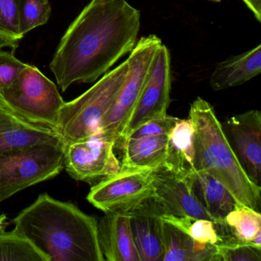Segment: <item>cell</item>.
I'll return each mask as SVG.
<instances>
[{"label": "cell", "mask_w": 261, "mask_h": 261, "mask_svg": "<svg viewBox=\"0 0 261 261\" xmlns=\"http://www.w3.org/2000/svg\"><path fill=\"white\" fill-rule=\"evenodd\" d=\"M152 176L155 197L163 206L165 214L214 221L192 194L187 175L161 165L152 169Z\"/></svg>", "instance_id": "obj_12"}, {"label": "cell", "mask_w": 261, "mask_h": 261, "mask_svg": "<svg viewBox=\"0 0 261 261\" xmlns=\"http://www.w3.org/2000/svg\"><path fill=\"white\" fill-rule=\"evenodd\" d=\"M0 261H48L47 258L15 229L0 232Z\"/></svg>", "instance_id": "obj_23"}, {"label": "cell", "mask_w": 261, "mask_h": 261, "mask_svg": "<svg viewBox=\"0 0 261 261\" xmlns=\"http://www.w3.org/2000/svg\"><path fill=\"white\" fill-rule=\"evenodd\" d=\"M178 119L177 117H172L168 114L163 117L153 119L143 123L140 127L135 129L129 137L137 138V137H154V136H167Z\"/></svg>", "instance_id": "obj_28"}, {"label": "cell", "mask_w": 261, "mask_h": 261, "mask_svg": "<svg viewBox=\"0 0 261 261\" xmlns=\"http://www.w3.org/2000/svg\"><path fill=\"white\" fill-rule=\"evenodd\" d=\"M23 37L19 30L18 0H0V49L15 51Z\"/></svg>", "instance_id": "obj_24"}, {"label": "cell", "mask_w": 261, "mask_h": 261, "mask_svg": "<svg viewBox=\"0 0 261 261\" xmlns=\"http://www.w3.org/2000/svg\"><path fill=\"white\" fill-rule=\"evenodd\" d=\"M163 214L164 209L155 196L127 213L140 261H163Z\"/></svg>", "instance_id": "obj_13"}, {"label": "cell", "mask_w": 261, "mask_h": 261, "mask_svg": "<svg viewBox=\"0 0 261 261\" xmlns=\"http://www.w3.org/2000/svg\"><path fill=\"white\" fill-rule=\"evenodd\" d=\"M187 178L194 196L215 224L224 223L226 216L241 205L222 183L207 172L194 171Z\"/></svg>", "instance_id": "obj_16"}, {"label": "cell", "mask_w": 261, "mask_h": 261, "mask_svg": "<svg viewBox=\"0 0 261 261\" xmlns=\"http://www.w3.org/2000/svg\"><path fill=\"white\" fill-rule=\"evenodd\" d=\"M189 118L194 128L195 171H204L222 183L241 205L260 212L261 187L250 180L233 152L210 103L197 97Z\"/></svg>", "instance_id": "obj_3"}, {"label": "cell", "mask_w": 261, "mask_h": 261, "mask_svg": "<svg viewBox=\"0 0 261 261\" xmlns=\"http://www.w3.org/2000/svg\"><path fill=\"white\" fill-rule=\"evenodd\" d=\"M62 143L53 129L30 123L0 103V154L41 143Z\"/></svg>", "instance_id": "obj_15"}, {"label": "cell", "mask_w": 261, "mask_h": 261, "mask_svg": "<svg viewBox=\"0 0 261 261\" xmlns=\"http://www.w3.org/2000/svg\"><path fill=\"white\" fill-rule=\"evenodd\" d=\"M121 166L153 169L163 164L168 152V135L133 138L129 137L121 145Z\"/></svg>", "instance_id": "obj_19"}, {"label": "cell", "mask_w": 261, "mask_h": 261, "mask_svg": "<svg viewBox=\"0 0 261 261\" xmlns=\"http://www.w3.org/2000/svg\"><path fill=\"white\" fill-rule=\"evenodd\" d=\"M152 170L121 166L117 173L91 186L87 199L105 213L127 214L155 196Z\"/></svg>", "instance_id": "obj_8"}, {"label": "cell", "mask_w": 261, "mask_h": 261, "mask_svg": "<svg viewBox=\"0 0 261 261\" xmlns=\"http://www.w3.org/2000/svg\"><path fill=\"white\" fill-rule=\"evenodd\" d=\"M129 69V61L126 59L103 74L82 95L65 102L55 129L65 144L98 134L100 124L123 87Z\"/></svg>", "instance_id": "obj_4"}, {"label": "cell", "mask_w": 261, "mask_h": 261, "mask_svg": "<svg viewBox=\"0 0 261 261\" xmlns=\"http://www.w3.org/2000/svg\"><path fill=\"white\" fill-rule=\"evenodd\" d=\"M170 53L162 44L157 51L147 82L133 114L120 145L143 123L167 114L170 103Z\"/></svg>", "instance_id": "obj_10"}, {"label": "cell", "mask_w": 261, "mask_h": 261, "mask_svg": "<svg viewBox=\"0 0 261 261\" xmlns=\"http://www.w3.org/2000/svg\"><path fill=\"white\" fill-rule=\"evenodd\" d=\"M27 65L15 57L13 53L0 49V91L8 88Z\"/></svg>", "instance_id": "obj_27"}, {"label": "cell", "mask_w": 261, "mask_h": 261, "mask_svg": "<svg viewBox=\"0 0 261 261\" xmlns=\"http://www.w3.org/2000/svg\"><path fill=\"white\" fill-rule=\"evenodd\" d=\"M194 128L190 119H179L168 134V152L163 166L188 175L195 171Z\"/></svg>", "instance_id": "obj_20"}, {"label": "cell", "mask_w": 261, "mask_h": 261, "mask_svg": "<svg viewBox=\"0 0 261 261\" xmlns=\"http://www.w3.org/2000/svg\"><path fill=\"white\" fill-rule=\"evenodd\" d=\"M141 13L126 0H91L61 39L50 62L58 85L94 83L135 47Z\"/></svg>", "instance_id": "obj_1"}, {"label": "cell", "mask_w": 261, "mask_h": 261, "mask_svg": "<svg viewBox=\"0 0 261 261\" xmlns=\"http://www.w3.org/2000/svg\"><path fill=\"white\" fill-rule=\"evenodd\" d=\"M208 1H210V2L212 3H220L221 2V0H208Z\"/></svg>", "instance_id": "obj_31"}, {"label": "cell", "mask_w": 261, "mask_h": 261, "mask_svg": "<svg viewBox=\"0 0 261 261\" xmlns=\"http://www.w3.org/2000/svg\"><path fill=\"white\" fill-rule=\"evenodd\" d=\"M220 229L222 238L229 235L241 242L261 248L260 212L251 207L238 206L226 216Z\"/></svg>", "instance_id": "obj_21"}, {"label": "cell", "mask_w": 261, "mask_h": 261, "mask_svg": "<svg viewBox=\"0 0 261 261\" xmlns=\"http://www.w3.org/2000/svg\"><path fill=\"white\" fill-rule=\"evenodd\" d=\"M220 261H260L261 248L241 242L230 236L222 238L218 245Z\"/></svg>", "instance_id": "obj_26"}, {"label": "cell", "mask_w": 261, "mask_h": 261, "mask_svg": "<svg viewBox=\"0 0 261 261\" xmlns=\"http://www.w3.org/2000/svg\"><path fill=\"white\" fill-rule=\"evenodd\" d=\"M246 7L251 12L255 19L261 22V0H241Z\"/></svg>", "instance_id": "obj_29"}, {"label": "cell", "mask_w": 261, "mask_h": 261, "mask_svg": "<svg viewBox=\"0 0 261 261\" xmlns=\"http://www.w3.org/2000/svg\"><path fill=\"white\" fill-rule=\"evenodd\" d=\"M15 230L27 238L48 261H103L97 218L75 204L47 193L14 219Z\"/></svg>", "instance_id": "obj_2"}, {"label": "cell", "mask_w": 261, "mask_h": 261, "mask_svg": "<svg viewBox=\"0 0 261 261\" xmlns=\"http://www.w3.org/2000/svg\"><path fill=\"white\" fill-rule=\"evenodd\" d=\"M116 143L100 134L65 144L64 169L77 181L91 186L117 173L121 163L114 152Z\"/></svg>", "instance_id": "obj_9"}, {"label": "cell", "mask_w": 261, "mask_h": 261, "mask_svg": "<svg viewBox=\"0 0 261 261\" xmlns=\"http://www.w3.org/2000/svg\"><path fill=\"white\" fill-rule=\"evenodd\" d=\"M163 261H220L218 245L203 244L163 220Z\"/></svg>", "instance_id": "obj_18"}, {"label": "cell", "mask_w": 261, "mask_h": 261, "mask_svg": "<svg viewBox=\"0 0 261 261\" xmlns=\"http://www.w3.org/2000/svg\"><path fill=\"white\" fill-rule=\"evenodd\" d=\"M65 102L56 84L31 65H27L8 88L0 91V103L12 112L54 131Z\"/></svg>", "instance_id": "obj_5"}, {"label": "cell", "mask_w": 261, "mask_h": 261, "mask_svg": "<svg viewBox=\"0 0 261 261\" xmlns=\"http://www.w3.org/2000/svg\"><path fill=\"white\" fill-rule=\"evenodd\" d=\"M162 44L161 39L155 35L143 36L129 54V74L103 118L98 133L105 138L114 140L116 146L120 144L125 129L138 105Z\"/></svg>", "instance_id": "obj_6"}, {"label": "cell", "mask_w": 261, "mask_h": 261, "mask_svg": "<svg viewBox=\"0 0 261 261\" xmlns=\"http://www.w3.org/2000/svg\"><path fill=\"white\" fill-rule=\"evenodd\" d=\"M224 130L240 163L253 182L260 186L261 112L250 110L232 116Z\"/></svg>", "instance_id": "obj_11"}, {"label": "cell", "mask_w": 261, "mask_h": 261, "mask_svg": "<svg viewBox=\"0 0 261 261\" xmlns=\"http://www.w3.org/2000/svg\"><path fill=\"white\" fill-rule=\"evenodd\" d=\"M97 229L105 260L140 261L129 215L106 212L99 219Z\"/></svg>", "instance_id": "obj_14"}, {"label": "cell", "mask_w": 261, "mask_h": 261, "mask_svg": "<svg viewBox=\"0 0 261 261\" xmlns=\"http://www.w3.org/2000/svg\"><path fill=\"white\" fill-rule=\"evenodd\" d=\"M51 13L49 0H18L21 34L24 36L34 29L45 25Z\"/></svg>", "instance_id": "obj_25"}, {"label": "cell", "mask_w": 261, "mask_h": 261, "mask_svg": "<svg viewBox=\"0 0 261 261\" xmlns=\"http://www.w3.org/2000/svg\"><path fill=\"white\" fill-rule=\"evenodd\" d=\"M162 219L200 244L218 245L222 242L216 224L210 220L175 216L169 214H163Z\"/></svg>", "instance_id": "obj_22"}, {"label": "cell", "mask_w": 261, "mask_h": 261, "mask_svg": "<svg viewBox=\"0 0 261 261\" xmlns=\"http://www.w3.org/2000/svg\"><path fill=\"white\" fill-rule=\"evenodd\" d=\"M261 72V45L215 65L209 80L215 91L240 86Z\"/></svg>", "instance_id": "obj_17"}, {"label": "cell", "mask_w": 261, "mask_h": 261, "mask_svg": "<svg viewBox=\"0 0 261 261\" xmlns=\"http://www.w3.org/2000/svg\"><path fill=\"white\" fill-rule=\"evenodd\" d=\"M65 143H41L0 154V203L57 176L65 168Z\"/></svg>", "instance_id": "obj_7"}, {"label": "cell", "mask_w": 261, "mask_h": 261, "mask_svg": "<svg viewBox=\"0 0 261 261\" xmlns=\"http://www.w3.org/2000/svg\"><path fill=\"white\" fill-rule=\"evenodd\" d=\"M7 217L5 214L0 215V232L5 230L6 227H7Z\"/></svg>", "instance_id": "obj_30"}]
</instances>
